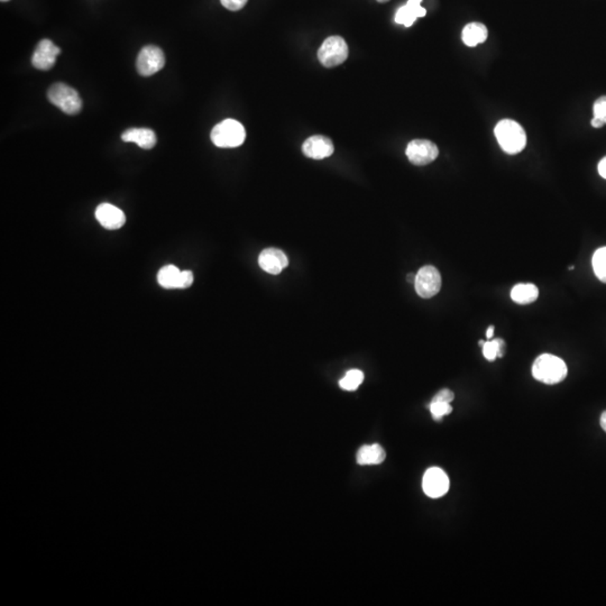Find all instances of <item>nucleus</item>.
I'll return each instance as SVG.
<instances>
[{
	"mask_svg": "<svg viewBox=\"0 0 606 606\" xmlns=\"http://www.w3.org/2000/svg\"><path fill=\"white\" fill-rule=\"evenodd\" d=\"M405 154L412 164L418 167L430 164L439 155V149L432 141L427 139H414L409 143Z\"/></svg>",
	"mask_w": 606,
	"mask_h": 606,
	"instance_id": "nucleus-8",
	"label": "nucleus"
},
{
	"mask_svg": "<svg viewBox=\"0 0 606 606\" xmlns=\"http://www.w3.org/2000/svg\"><path fill=\"white\" fill-rule=\"evenodd\" d=\"M429 410L432 412V418L436 421H442L444 416H448L452 411V407L450 403L436 402L432 401L429 405Z\"/></svg>",
	"mask_w": 606,
	"mask_h": 606,
	"instance_id": "nucleus-23",
	"label": "nucleus"
},
{
	"mask_svg": "<svg viewBox=\"0 0 606 606\" xmlns=\"http://www.w3.org/2000/svg\"><path fill=\"white\" fill-rule=\"evenodd\" d=\"M181 271L174 265H167L159 269L157 273V282L162 288L167 290L178 289L179 279H180Z\"/></svg>",
	"mask_w": 606,
	"mask_h": 606,
	"instance_id": "nucleus-19",
	"label": "nucleus"
},
{
	"mask_svg": "<svg viewBox=\"0 0 606 606\" xmlns=\"http://www.w3.org/2000/svg\"><path fill=\"white\" fill-rule=\"evenodd\" d=\"M348 58V46L340 36H330L318 50V59L326 68H334L345 62Z\"/></svg>",
	"mask_w": 606,
	"mask_h": 606,
	"instance_id": "nucleus-5",
	"label": "nucleus"
},
{
	"mask_svg": "<svg viewBox=\"0 0 606 606\" xmlns=\"http://www.w3.org/2000/svg\"><path fill=\"white\" fill-rule=\"evenodd\" d=\"M259 264L265 272L277 275L288 267L289 259L281 249H267L259 254Z\"/></svg>",
	"mask_w": 606,
	"mask_h": 606,
	"instance_id": "nucleus-13",
	"label": "nucleus"
},
{
	"mask_svg": "<svg viewBox=\"0 0 606 606\" xmlns=\"http://www.w3.org/2000/svg\"><path fill=\"white\" fill-rule=\"evenodd\" d=\"M364 373L359 369H350L339 381V387L345 391H356L363 383Z\"/></svg>",
	"mask_w": 606,
	"mask_h": 606,
	"instance_id": "nucleus-21",
	"label": "nucleus"
},
{
	"mask_svg": "<svg viewBox=\"0 0 606 606\" xmlns=\"http://www.w3.org/2000/svg\"><path fill=\"white\" fill-rule=\"evenodd\" d=\"M600 424H601L602 428H603L604 432H606V411H604L602 413L601 419H600Z\"/></svg>",
	"mask_w": 606,
	"mask_h": 606,
	"instance_id": "nucleus-30",
	"label": "nucleus"
},
{
	"mask_svg": "<svg viewBox=\"0 0 606 606\" xmlns=\"http://www.w3.org/2000/svg\"><path fill=\"white\" fill-rule=\"evenodd\" d=\"M377 1H379V3H387L389 0H377Z\"/></svg>",
	"mask_w": 606,
	"mask_h": 606,
	"instance_id": "nucleus-33",
	"label": "nucleus"
},
{
	"mask_svg": "<svg viewBox=\"0 0 606 606\" xmlns=\"http://www.w3.org/2000/svg\"><path fill=\"white\" fill-rule=\"evenodd\" d=\"M334 147L332 139L322 135L309 137L302 145L303 154L309 159H322L332 157Z\"/></svg>",
	"mask_w": 606,
	"mask_h": 606,
	"instance_id": "nucleus-12",
	"label": "nucleus"
},
{
	"mask_svg": "<svg viewBox=\"0 0 606 606\" xmlns=\"http://www.w3.org/2000/svg\"><path fill=\"white\" fill-rule=\"evenodd\" d=\"M599 173L602 178L606 180V157L601 159L599 163Z\"/></svg>",
	"mask_w": 606,
	"mask_h": 606,
	"instance_id": "nucleus-28",
	"label": "nucleus"
},
{
	"mask_svg": "<svg viewBox=\"0 0 606 606\" xmlns=\"http://www.w3.org/2000/svg\"><path fill=\"white\" fill-rule=\"evenodd\" d=\"M408 281H409V282L413 283V284H414V282H416V275L409 274L408 275Z\"/></svg>",
	"mask_w": 606,
	"mask_h": 606,
	"instance_id": "nucleus-32",
	"label": "nucleus"
},
{
	"mask_svg": "<svg viewBox=\"0 0 606 606\" xmlns=\"http://www.w3.org/2000/svg\"><path fill=\"white\" fill-rule=\"evenodd\" d=\"M539 297V289L532 283H519L511 290V299L517 304H529Z\"/></svg>",
	"mask_w": 606,
	"mask_h": 606,
	"instance_id": "nucleus-18",
	"label": "nucleus"
},
{
	"mask_svg": "<svg viewBox=\"0 0 606 606\" xmlns=\"http://www.w3.org/2000/svg\"><path fill=\"white\" fill-rule=\"evenodd\" d=\"M247 1L249 0H220L222 5L232 11H241Z\"/></svg>",
	"mask_w": 606,
	"mask_h": 606,
	"instance_id": "nucleus-26",
	"label": "nucleus"
},
{
	"mask_svg": "<svg viewBox=\"0 0 606 606\" xmlns=\"http://www.w3.org/2000/svg\"><path fill=\"white\" fill-rule=\"evenodd\" d=\"M414 288L421 298L430 299L436 296L442 289V275L439 271L432 265L421 267L416 274Z\"/></svg>",
	"mask_w": 606,
	"mask_h": 606,
	"instance_id": "nucleus-6",
	"label": "nucleus"
},
{
	"mask_svg": "<svg viewBox=\"0 0 606 606\" xmlns=\"http://www.w3.org/2000/svg\"><path fill=\"white\" fill-rule=\"evenodd\" d=\"M594 273L601 282L606 283V247L596 249L592 259Z\"/></svg>",
	"mask_w": 606,
	"mask_h": 606,
	"instance_id": "nucleus-22",
	"label": "nucleus"
},
{
	"mask_svg": "<svg viewBox=\"0 0 606 606\" xmlns=\"http://www.w3.org/2000/svg\"><path fill=\"white\" fill-rule=\"evenodd\" d=\"M421 1L422 0H409L407 5L399 8L395 15V21L397 24H402L405 27H410L417 19L424 17L427 11L424 8L421 7Z\"/></svg>",
	"mask_w": 606,
	"mask_h": 606,
	"instance_id": "nucleus-15",
	"label": "nucleus"
},
{
	"mask_svg": "<svg viewBox=\"0 0 606 606\" xmlns=\"http://www.w3.org/2000/svg\"><path fill=\"white\" fill-rule=\"evenodd\" d=\"M449 477L439 467H432L427 470L422 480V489L427 497L438 499L444 497L449 491Z\"/></svg>",
	"mask_w": 606,
	"mask_h": 606,
	"instance_id": "nucleus-9",
	"label": "nucleus"
},
{
	"mask_svg": "<svg viewBox=\"0 0 606 606\" xmlns=\"http://www.w3.org/2000/svg\"><path fill=\"white\" fill-rule=\"evenodd\" d=\"M194 273L191 271H181L180 279H179L178 289L190 288L194 283Z\"/></svg>",
	"mask_w": 606,
	"mask_h": 606,
	"instance_id": "nucleus-25",
	"label": "nucleus"
},
{
	"mask_svg": "<svg viewBox=\"0 0 606 606\" xmlns=\"http://www.w3.org/2000/svg\"><path fill=\"white\" fill-rule=\"evenodd\" d=\"M454 394L452 391L448 389H442L439 392L437 393L434 395L432 401H436V402H446V403H452L454 401Z\"/></svg>",
	"mask_w": 606,
	"mask_h": 606,
	"instance_id": "nucleus-27",
	"label": "nucleus"
},
{
	"mask_svg": "<svg viewBox=\"0 0 606 606\" xmlns=\"http://www.w3.org/2000/svg\"><path fill=\"white\" fill-rule=\"evenodd\" d=\"M51 104L66 115H76L82 109V100L78 91L66 84H54L47 91Z\"/></svg>",
	"mask_w": 606,
	"mask_h": 606,
	"instance_id": "nucleus-4",
	"label": "nucleus"
},
{
	"mask_svg": "<svg viewBox=\"0 0 606 606\" xmlns=\"http://www.w3.org/2000/svg\"><path fill=\"white\" fill-rule=\"evenodd\" d=\"M165 66V55L159 47L149 45L141 49L137 56V72L143 76H151L162 70Z\"/></svg>",
	"mask_w": 606,
	"mask_h": 606,
	"instance_id": "nucleus-7",
	"label": "nucleus"
},
{
	"mask_svg": "<svg viewBox=\"0 0 606 606\" xmlns=\"http://www.w3.org/2000/svg\"><path fill=\"white\" fill-rule=\"evenodd\" d=\"M96 218L102 227L108 230L121 229L126 222L123 210L110 204H101L96 209Z\"/></svg>",
	"mask_w": 606,
	"mask_h": 606,
	"instance_id": "nucleus-11",
	"label": "nucleus"
},
{
	"mask_svg": "<svg viewBox=\"0 0 606 606\" xmlns=\"http://www.w3.org/2000/svg\"><path fill=\"white\" fill-rule=\"evenodd\" d=\"M385 457H387V454H385L383 447L379 444H365L363 447L359 448L356 460H357L358 465H379L384 462Z\"/></svg>",
	"mask_w": 606,
	"mask_h": 606,
	"instance_id": "nucleus-16",
	"label": "nucleus"
},
{
	"mask_svg": "<svg viewBox=\"0 0 606 606\" xmlns=\"http://www.w3.org/2000/svg\"><path fill=\"white\" fill-rule=\"evenodd\" d=\"M594 117L599 118L606 124V96L596 100L593 107Z\"/></svg>",
	"mask_w": 606,
	"mask_h": 606,
	"instance_id": "nucleus-24",
	"label": "nucleus"
},
{
	"mask_svg": "<svg viewBox=\"0 0 606 606\" xmlns=\"http://www.w3.org/2000/svg\"><path fill=\"white\" fill-rule=\"evenodd\" d=\"M60 47L54 45L51 39L39 41L31 56V64L37 70L47 71L54 66L56 58L60 55Z\"/></svg>",
	"mask_w": 606,
	"mask_h": 606,
	"instance_id": "nucleus-10",
	"label": "nucleus"
},
{
	"mask_svg": "<svg viewBox=\"0 0 606 606\" xmlns=\"http://www.w3.org/2000/svg\"><path fill=\"white\" fill-rule=\"evenodd\" d=\"M121 139L126 143H135L141 149H151L157 145V137L149 129H131L124 131Z\"/></svg>",
	"mask_w": 606,
	"mask_h": 606,
	"instance_id": "nucleus-14",
	"label": "nucleus"
},
{
	"mask_svg": "<svg viewBox=\"0 0 606 606\" xmlns=\"http://www.w3.org/2000/svg\"><path fill=\"white\" fill-rule=\"evenodd\" d=\"M1 1H3V3H5V1H9V0H1Z\"/></svg>",
	"mask_w": 606,
	"mask_h": 606,
	"instance_id": "nucleus-35",
	"label": "nucleus"
},
{
	"mask_svg": "<svg viewBox=\"0 0 606 606\" xmlns=\"http://www.w3.org/2000/svg\"><path fill=\"white\" fill-rule=\"evenodd\" d=\"M575 269V267H574V265H570V267H568V269H570V271H572V269Z\"/></svg>",
	"mask_w": 606,
	"mask_h": 606,
	"instance_id": "nucleus-34",
	"label": "nucleus"
},
{
	"mask_svg": "<svg viewBox=\"0 0 606 606\" xmlns=\"http://www.w3.org/2000/svg\"><path fill=\"white\" fill-rule=\"evenodd\" d=\"M494 336V326H490L487 328V332H486V337L489 338V339H492Z\"/></svg>",
	"mask_w": 606,
	"mask_h": 606,
	"instance_id": "nucleus-31",
	"label": "nucleus"
},
{
	"mask_svg": "<svg viewBox=\"0 0 606 606\" xmlns=\"http://www.w3.org/2000/svg\"><path fill=\"white\" fill-rule=\"evenodd\" d=\"M591 124L592 126H593L594 129H601V127H603V126L605 125V124H604L603 121H601V119H599V118L595 117H593Z\"/></svg>",
	"mask_w": 606,
	"mask_h": 606,
	"instance_id": "nucleus-29",
	"label": "nucleus"
},
{
	"mask_svg": "<svg viewBox=\"0 0 606 606\" xmlns=\"http://www.w3.org/2000/svg\"><path fill=\"white\" fill-rule=\"evenodd\" d=\"M505 347L507 346H505V340L497 338V339L484 342L482 349H483L484 357L489 362H494L497 357L505 356Z\"/></svg>",
	"mask_w": 606,
	"mask_h": 606,
	"instance_id": "nucleus-20",
	"label": "nucleus"
},
{
	"mask_svg": "<svg viewBox=\"0 0 606 606\" xmlns=\"http://www.w3.org/2000/svg\"><path fill=\"white\" fill-rule=\"evenodd\" d=\"M487 29L481 23H470L462 29V42L467 46L474 47L480 43H484L487 39Z\"/></svg>",
	"mask_w": 606,
	"mask_h": 606,
	"instance_id": "nucleus-17",
	"label": "nucleus"
},
{
	"mask_svg": "<svg viewBox=\"0 0 606 606\" xmlns=\"http://www.w3.org/2000/svg\"><path fill=\"white\" fill-rule=\"evenodd\" d=\"M494 134L500 146L507 154H519L527 145V135L522 126L511 119L499 121Z\"/></svg>",
	"mask_w": 606,
	"mask_h": 606,
	"instance_id": "nucleus-2",
	"label": "nucleus"
},
{
	"mask_svg": "<svg viewBox=\"0 0 606 606\" xmlns=\"http://www.w3.org/2000/svg\"><path fill=\"white\" fill-rule=\"evenodd\" d=\"M567 365L562 358L542 354L537 357L532 365V375L537 381L542 382L545 384H557L564 381L567 377Z\"/></svg>",
	"mask_w": 606,
	"mask_h": 606,
	"instance_id": "nucleus-1",
	"label": "nucleus"
},
{
	"mask_svg": "<svg viewBox=\"0 0 606 606\" xmlns=\"http://www.w3.org/2000/svg\"><path fill=\"white\" fill-rule=\"evenodd\" d=\"M212 143L220 149H234L245 141L244 126L235 119H226L214 126L212 131Z\"/></svg>",
	"mask_w": 606,
	"mask_h": 606,
	"instance_id": "nucleus-3",
	"label": "nucleus"
}]
</instances>
